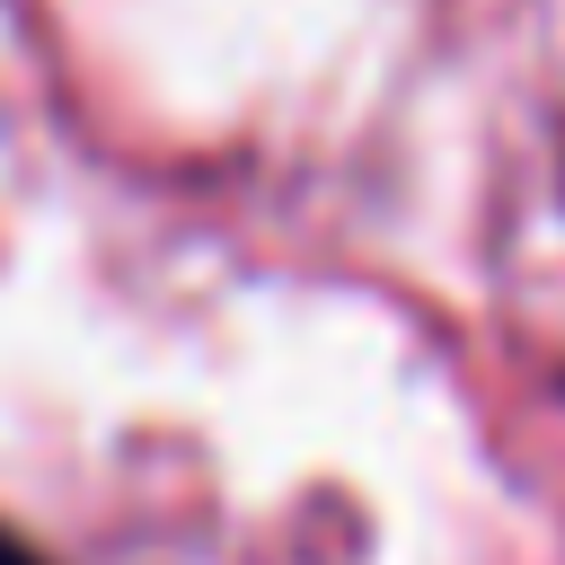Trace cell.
I'll use <instances>...</instances> for the list:
<instances>
[{"label": "cell", "instance_id": "cell-1", "mask_svg": "<svg viewBox=\"0 0 565 565\" xmlns=\"http://www.w3.org/2000/svg\"><path fill=\"white\" fill-rule=\"evenodd\" d=\"M0 565H44V556H35L26 539H9V530H0Z\"/></svg>", "mask_w": 565, "mask_h": 565}]
</instances>
